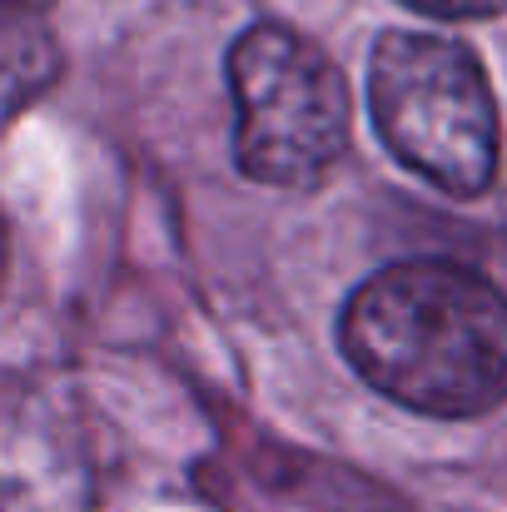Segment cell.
<instances>
[{"label": "cell", "mask_w": 507, "mask_h": 512, "mask_svg": "<svg viewBox=\"0 0 507 512\" xmlns=\"http://www.w3.org/2000/svg\"><path fill=\"white\" fill-rule=\"evenodd\" d=\"M234 165L269 189H309L348 150V80L309 35L289 25H249L229 45Z\"/></svg>", "instance_id": "3"}, {"label": "cell", "mask_w": 507, "mask_h": 512, "mask_svg": "<svg viewBox=\"0 0 507 512\" xmlns=\"http://www.w3.org/2000/svg\"><path fill=\"white\" fill-rule=\"evenodd\" d=\"M408 10L418 15H433V20H493L507 15V0H403Z\"/></svg>", "instance_id": "4"}, {"label": "cell", "mask_w": 507, "mask_h": 512, "mask_svg": "<svg viewBox=\"0 0 507 512\" xmlns=\"http://www.w3.org/2000/svg\"><path fill=\"white\" fill-rule=\"evenodd\" d=\"M338 348L383 398L423 418H483L507 403V294L468 264L403 259L368 274Z\"/></svg>", "instance_id": "1"}, {"label": "cell", "mask_w": 507, "mask_h": 512, "mask_svg": "<svg viewBox=\"0 0 507 512\" xmlns=\"http://www.w3.org/2000/svg\"><path fill=\"white\" fill-rule=\"evenodd\" d=\"M368 120L403 170L443 194L478 199L498 174V100L483 60L453 35H378L368 55Z\"/></svg>", "instance_id": "2"}, {"label": "cell", "mask_w": 507, "mask_h": 512, "mask_svg": "<svg viewBox=\"0 0 507 512\" xmlns=\"http://www.w3.org/2000/svg\"><path fill=\"white\" fill-rule=\"evenodd\" d=\"M5 259H10V234H5V219H0V284H5Z\"/></svg>", "instance_id": "5"}]
</instances>
